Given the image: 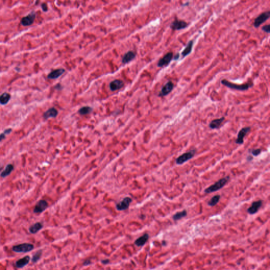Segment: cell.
<instances>
[{"instance_id": "obj_1", "label": "cell", "mask_w": 270, "mask_h": 270, "mask_svg": "<svg viewBox=\"0 0 270 270\" xmlns=\"http://www.w3.org/2000/svg\"><path fill=\"white\" fill-rule=\"evenodd\" d=\"M230 178V177L229 176H226L225 177L221 178L214 184L211 185L210 186L205 189L204 192L207 193V194H210V193H213V192L219 191V189H222L229 181Z\"/></svg>"}, {"instance_id": "obj_2", "label": "cell", "mask_w": 270, "mask_h": 270, "mask_svg": "<svg viewBox=\"0 0 270 270\" xmlns=\"http://www.w3.org/2000/svg\"><path fill=\"white\" fill-rule=\"evenodd\" d=\"M221 83L225 87H227L230 89H234L238 91H246L248 90L249 88L253 86L252 83H246L242 85H238L236 83L230 82V81H227L226 79L222 80Z\"/></svg>"}, {"instance_id": "obj_3", "label": "cell", "mask_w": 270, "mask_h": 270, "mask_svg": "<svg viewBox=\"0 0 270 270\" xmlns=\"http://www.w3.org/2000/svg\"><path fill=\"white\" fill-rule=\"evenodd\" d=\"M34 248V245L32 244L25 243L13 246L12 251L16 253H28L32 251Z\"/></svg>"}, {"instance_id": "obj_4", "label": "cell", "mask_w": 270, "mask_h": 270, "mask_svg": "<svg viewBox=\"0 0 270 270\" xmlns=\"http://www.w3.org/2000/svg\"><path fill=\"white\" fill-rule=\"evenodd\" d=\"M195 153H196V150L195 149H193L188 152L183 154L176 159V164L179 165L183 164L185 162H187V161L192 158L194 156Z\"/></svg>"}, {"instance_id": "obj_5", "label": "cell", "mask_w": 270, "mask_h": 270, "mask_svg": "<svg viewBox=\"0 0 270 270\" xmlns=\"http://www.w3.org/2000/svg\"><path fill=\"white\" fill-rule=\"evenodd\" d=\"M270 17V12L266 11L263 12L262 13L260 14L259 16H257L255 20L253 23L254 27L257 28H259L262 24L267 21Z\"/></svg>"}, {"instance_id": "obj_6", "label": "cell", "mask_w": 270, "mask_h": 270, "mask_svg": "<svg viewBox=\"0 0 270 270\" xmlns=\"http://www.w3.org/2000/svg\"><path fill=\"white\" fill-rule=\"evenodd\" d=\"M173 58V53L172 52H169L165 55L162 58H161L158 62L157 66L160 68L163 67L167 66L172 61Z\"/></svg>"}, {"instance_id": "obj_7", "label": "cell", "mask_w": 270, "mask_h": 270, "mask_svg": "<svg viewBox=\"0 0 270 270\" xmlns=\"http://www.w3.org/2000/svg\"><path fill=\"white\" fill-rule=\"evenodd\" d=\"M188 27V23L183 20L176 19L170 24V28L173 30H181L186 28Z\"/></svg>"}, {"instance_id": "obj_8", "label": "cell", "mask_w": 270, "mask_h": 270, "mask_svg": "<svg viewBox=\"0 0 270 270\" xmlns=\"http://www.w3.org/2000/svg\"><path fill=\"white\" fill-rule=\"evenodd\" d=\"M251 131L250 127H245L242 128L238 132V138L235 140V143L238 145H242L243 144L244 138L246 135Z\"/></svg>"}, {"instance_id": "obj_9", "label": "cell", "mask_w": 270, "mask_h": 270, "mask_svg": "<svg viewBox=\"0 0 270 270\" xmlns=\"http://www.w3.org/2000/svg\"><path fill=\"white\" fill-rule=\"evenodd\" d=\"M174 85L172 81H168L163 87L162 88L161 91L159 93V97L166 96L169 93L172 92L174 89Z\"/></svg>"}, {"instance_id": "obj_10", "label": "cell", "mask_w": 270, "mask_h": 270, "mask_svg": "<svg viewBox=\"0 0 270 270\" xmlns=\"http://www.w3.org/2000/svg\"><path fill=\"white\" fill-rule=\"evenodd\" d=\"M36 17L35 12H32L31 13L23 17L21 19V23L23 26H29L32 25L34 22V20Z\"/></svg>"}, {"instance_id": "obj_11", "label": "cell", "mask_w": 270, "mask_h": 270, "mask_svg": "<svg viewBox=\"0 0 270 270\" xmlns=\"http://www.w3.org/2000/svg\"><path fill=\"white\" fill-rule=\"evenodd\" d=\"M262 205V200H259L257 201L253 202L252 203L251 206L249 208H248L247 212L251 215H253L254 214L257 213L259 211V209L261 208Z\"/></svg>"}, {"instance_id": "obj_12", "label": "cell", "mask_w": 270, "mask_h": 270, "mask_svg": "<svg viewBox=\"0 0 270 270\" xmlns=\"http://www.w3.org/2000/svg\"><path fill=\"white\" fill-rule=\"evenodd\" d=\"M132 202V200L130 197H126L123 200L118 203L116 205V208L118 211H124L128 209L130 204Z\"/></svg>"}, {"instance_id": "obj_13", "label": "cell", "mask_w": 270, "mask_h": 270, "mask_svg": "<svg viewBox=\"0 0 270 270\" xmlns=\"http://www.w3.org/2000/svg\"><path fill=\"white\" fill-rule=\"evenodd\" d=\"M48 207V204L45 200H40L35 206L34 212L35 213H41L44 211Z\"/></svg>"}, {"instance_id": "obj_14", "label": "cell", "mask_w": 270, "mask_h": 270, "mask_svg": "<svg viewBox=\"0 0 270 270\" xmlns=\"http://www.w3.org/2000/svg\"><path fill=\"white\" fill-rule=\"evenodd\" d=\"M124 86V83L120 80H115L110 83V89L112 91L118 90L122 88Z\"/></svg>"}, {"instance_id": "obj_15", "label": "cell", "mask_w": 270, "mask_h": 270, "mask_svg": "<svg viewBox=\"0 0 270 270\" xmlns=\"http://www.w3.org/2000/svg\"><path fill=\"white\" fill-rule=\"evenodd\" d=\"M225 120V117H222L220 118L214 119L209 124V127L212 129H219L222 126V123Z\"/></svg>"}, {"instance_id": "obj_16", "label": "cell", "mask_w": 270, "mask_h": 270, "mask_svg": "<svg viewBox=\"0 0 270 270\" xmlns=\"http://www.w3.org/2000/svg\"><path fill=\"white\" fill-rule=\"evenodd\" d=\"M65 70L64 69H57L50 72L48 76V78L49 79H56L62 76Z\"/></svg>"}, {"instance_id": "obj_17", "label": "cell", "mask_w": 270, "mask_h": 270, "mask_svg": "<svg viewBox=\"0 0 270 270\" xmlns=\"http://www.w3.org/2000/svg\"><path fill=\"white\" fill-rule=\"evenodd\" d=\"M149 235L148 233H145L143 235L139 237V238L136 239V241H135L134 243L136 246H137L138 247H142L147 242L148 240L149 239Z\"/></svg>"}, {"instance_id": "obj_18", "label": "cell", "mask_w": 270, "mask_h": 270, "mask_svg": "<svg viewBox=\"0 0 270 270\" xmlns=\"http://www.w3.org/2000/svg\"><path fill=\"white\" fill-rule=\"evenodd\" d=\"M30 257L28 255L23 257L22 259H19V260H17L16 263H15V266L17 268H24L25 266H26L30 261Z\"/></svg>"}, {"instance_id": "obj_19", "label": "cell", "mask_w": 270, "mask_h": 270, "mask_svg": "<svg viewBox=\"0 0 270 270\" xmlns=\"http://www.w3.org/2000/svg\"><path fill=\"white\" fill-rule=\"evenodd\" d=\"M135 57H136V54L134 52L132 51H128L124 55L122 59V63L124 64H126L127 63L131 62L133 59H134Z\"/></svg>"}, {"instance_id": "obj_20", "label": "cell", "mask_w": 270, "mask_h": 270, "mask_svg": "<svg viewBox=\"0 0 270 270\" xmlns=\"http://www.w3.org/2000/svg\"><path fill=\"white\" fill-rule=\"evenodd\" d=\"M193 44H194V42L193 40H190L188 41L187 45H186L185 49L181 52V55H182L183 58L186 57L192 52V51L193 49Z\"/></svg>"}, {"instance_id": "obj_21", "label": "cell", "mask_w": 270, "mask_h": 270, "mask_svg": "<svg viewBox=\"0 0 270 270\" xmlns=\"http://www.w3.org/2000/svg\"><path fill=\"white\" fill-rule=\"evenodd\" d=\"M58 114V112L55 108H50L47 111L45 112L44 113V118L48 119L50 118H55V117H57Z\"/></svg>"}, {"instance_id": "obj_22", "label": "cell", "mask_w": 270, "mask_h": 270, "mask_svg": "<svg viewBox=\"0 0 270 270\" xmlns=\"http://www.w3.org/2000/svg\"><path fill=\"white\" fill-rule=\"evenodd\" d=\"M43 227V225L40 222H37L31 225L29 228V232L31 234H36Z\"/></svg>"}, {"instance_id": "obj_23", "label": "cell", "mask_w": 270, "mask_h": 270, "mask_svg": "<svg viewBox=\"0 0 270 270\" xmlns=\"http://www.w3.org/2000/svg\"><path fill=\"white\" fill-rule=\"evenodd\" d=\"M11 99V95L7 93H3L0 96V104L4 105L8 104Z\"/></svg>"}, {"instance_id": "obj_24", "label": "cell", "mask_w": 270, "mask_h": 270, "mask_svg": "<svg viewBox=\"0 0 270 270\" xmlns=\"http://www.w3.org/2000/svg\"><path fill=\"white\" fill-rule=\"evenodd\" d=\"M14 169V167L12 164H9L6 166L4 171L2 172L1 174V176L2 177H6L8 176L13 171Z\"/></svg>"}, {"instance_id": "obj_25", "label": "cell", "mask_w": 270, "mask_h": 270, "mask_svg": "<svg viewBox=\"0 0 270 270\" xmlns=\"http://www.w3.org/2000/svg\"><path fill=\"white\" fill-rule=\"evenodd\" d=\"M221 198V196L219 195H214L211 200H210L208 202V206L213 207L215 206L216 205L218 204V203L219 202V200Z\"/></svg>"}, {"instance_id": "obj_26", "label": "cell", "mask_w": 270, "mask_h": 270, "mask_svg": "<svg viewBox=\"0 0 270 270\" xmlns=\"http://www.w3.org/2000/svg\"><path fill=\"white\" fill-rule=\"evenodd\" d=\"M186 215H187V211H186V210H183V211L177 212L175 214H174L173 216V219L175 221H177V220H180V219H181L182 218L186 216Z\"/></svg>"}, {"instance_id": "obj_27", "label": "cell", "mask_w": 270, "mask_h": 270, "mask_svg": "<svg viewBox=\"0 0 270 270\" xmlns=\"http://www.w3.org/2000/svg\"><path fill=\"white\" fill-rule=\"evenodd\" d=\"M92 110H93V109L90 107L85 106V107H83L80 109L79 110V113L81 115H85L90 113L91 112H92Z\"/></svg>"}, {"instance_id": "obj_28", "label": "cell", "mask_w": 270, "mask_h": 270, "mask_svg": "<svg viewBox=\"0 0 270 270\" xmlns=\"http://www.w3.org/2000/svg\"><path fill=\"white\" fill-rule=\"evenodd\" d=\"M42 254V251L41 249L39 250L36 252V253L34 254L32 258V262L34 263L37 262L39 260H40Z\"/></svg>"}, {"instance_id": "obj_29", "label": "cell", "mask_w": 270, "mask_h": 270, "mask_svg": "<svg viewBox=\"0 0 270 270\" xmlns=\"http://www.w3.org/2000/svg\"><path fill=\"white\" fill-rule=\"evenodd\" d=\"M11 129H6V130L4 131V132H3L2 134H0V142L2 141V140L4 139L5 137H6V135L10 134V132H11Z\"/></svg>"}, {"instance_id": "obj_30", "label": "cell", "mask_w": 270, "mask_h": 270, "mask_svg": "<svg viewBox=\"0 0 270 270\" xmlns=\"http://www.w3.org/2000/svg\"><path fill=\"white\" fill-rule=\"evenodd\" d=\"M262 150L261 149H252L250 151V153L253 156H257L261 154Z\"/></svg>"}, {"instance_id": "obj_31", "label": "cell", "mask_w": 270, "mask_h": 270, "mask_svg": "<svg viewBox=\"0 0 270 270\" xmlns=\"http://www.w3.org/2000/svg\"><path fill=\"white\" fill-rule=\"evenodd\" d=\"M262 30L264 32H265L266 33H270V25H265L264 26L262 27Z\"/></svg>"}, {"instance_id": "obj_32", "label": "cell", "mask_w": 270, "mask_h": 270, "mask_svg": "<svg viewBox=\"0 0 270 270\" xmlns=\"http://www.w3.org/2000/svg\"><path fill=\"white\" fill-rule=\"evenodd\" d=\"M42 9L43 10V11L44 12L47 11H48V6L47 5L45 4V3H43V4L41 5Z\"/></svg>"}, {"instance_id": "obj_33", "label": "cell", "mask_w": 270, "mask_h": 270, "mask_svg": "<svg viewBox=\"0 0 270 270\" xmlns=\"http://www.w3.org/2000/svg\"><path fill=\"white\" fill-rule=\"evenodd\" d=\"M91 264V261L90 260H86L84 263H83V265H86V266H87V265H88L90 264Z\"/></svg>"}, {"instance_id": "obj_34", "label": "cell", "mask_w": 270, "mask_h": 270, "mask_svg": "<svg viewBox=\"0 0 270 270\" xmlns=\"http://www.w3.org/2000/svg\"><path fill=\"white\" fill-rule=\"evenodd\" d=\"M180 53H176V55H175V56H174V59H173V60H178V59H179V58H180Z\"/></svg>"}, {"instance_id": "obj_35", "label": "cell", "mask_w": 270, "mask_h": 270, "mask_svg": "<svg viewBox=\"0 0 270 270\" xmlns=\"http://www.w3.org/2000/svg\"><path fill=\"white\" fill-rule=\"evenodd\" d=\"M109 259H105V260H102L101 263H102V264H107L109 263Z\"/></svg>"}, {"instance_id": "obj_36", "label": "cell", "mask_w": 270, "mask_h": 270, "mask_svg": "<svg viewBox=\"0 0 270 270\" xmlns=\"http://www.w3.org/2000/svg\"><path fill=\"white\" fill-rule=\"evenodd\" d=\"M253 159V157H251V156H248V157H247V160H248V161H249V162L252 161Z\"/></svg>"}, {"instance_id": "obj_37", "label": "cell", "mask_w": 270, "mask_h": 270, "mask_svg": "<svg viewBox=\"0 0 270 270\" xmlns=\"http://www.w3.org/2000/svg\"><path fill=\"white\" fill-rule=\"evenodd\" d=\"M189 5V2H187L186 3H185V4H184V5H182L183 6H188Z\"/></svg>"}]
</instances>
